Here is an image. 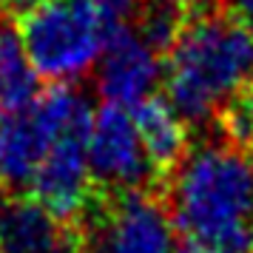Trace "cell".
Masks as SVG:
<instances>
[{"label":"cell","instance_id":"1","mask_svg":"<svg viewBox=\"0 0 253 253\" xmlns=\"http://www.w3.org/2000/svg\"><path fill=\"white\" fill-rule=\"evenodd\" d=\"M165 54V97L188 126H213L253 88V32L228 12L185 17Z\"/></svg>","mask_w":253,"mask_h":253},{"label":"cell","instance_id":"2","mask_svg":"<svg viewBox=\"0 0 253 253\" xmlns=\"http://www.w3.org/2000/svg\"><path fill=\"white\" fill-rule=\"evenodd\" d=\"M168 211L179 239L253 253V160L228 139L188 148L168 173Z\"/></svg>","mask_w":253,"mask_h":253},{"label":"cell","instance_id":"3","mask_svg":"<svg viewBox=\"0 0 253 253\" xmlns=\"http://www.w3.org/2000/svg\"><path fill=\"white\" fill-rule=\"evenodd\" d=\"M35 111L48 128V151L29 191L54 216L77 225L91 205V171H88V131L94 108L88 94L74 83H54L35 97Z\"/></svg>","mask_w":253,"mask_h":253},{"label":"cell","instance_id":"4","mask_svg":"<svg viewBox=\"0 0 253 253\" xmlns=\"http://www.w3.org/2000/svg\"><path fill=\"white\" fill-rule=\"evenodd\" d=\"M17 32L35 71L48 83H77L97 69L111 29L91 0H17Z\"/></svg>","mask_w":253,"mask_h":253},{"label":"cell","instance_id":"5","mask_svg":"<svg viewBox=\"0 0 253 253\" xmlns=\"http://www.w3.org/2000/svg\"><path fill=\"white\" fill-rule=\"evenodd\" d=\"M80 253H176L168 205L148 191L103 194L77 222Z\"/></svg>","mask_w":253,"mask_h":253},{"label":"cell","instance_id":"6","mask_svg":"<svg viewBox=\"0 0 253 253\" xmlns=\"http://www.w3.org/2000/svg\"><path fill=\"white\" fill-rule=\"evenodd\" d=\"M88 171L94 188L103 194L148 191V185L160 176L142 145L131 108L105 103L94 111L88 131Z\"/></svg>","mask_w":253,"mask_h":253},{"label":"cell","instance_id":"7","mask_svg":"<svg viewBox=\"0 0 253 253\" xmlns=\"http://www.w3.org/2000/svg\"><path fill=\"white\" fill-rule=\"evenodd\" d=\"M162 74H165L162 51L151 46L142 32L131 23L108 37L94 69V83L105 103L137 108L139 103L157 94Z\"/></svg>","mask_w":253,"mask_h":253},{"label":"cell","instance_id":"8","mask_svg":"<svg viewBox=\"0 0 253 253\" xmlns=\"http://www.w3.org/2000/svg\"><path fill=\"white\" fill-rule=\"evenodd\" d=\"M0 253H80V233L35 196L0 191Z\"/></svg>","mask_w":253,"mask_h":253},{"label":"cell","instance_id":"9","mask_svg":"<svg viewBox=\"0 0 253 253\" xmlns=\"http://www.w3.org/2000/svg\"><path fill=\"white\" fill-rule=\"evenodd\" d=\"M48 142V128L35 105L0 117V188L26 191L46 157Z\"/></svg>","mask_w":253,"mask_h":253},{"label":"cell","instance_id":"10","mask_svg":"<svg viewBox=\"0 0 253 253\" xmlns=\"http://www.w3.org/2000/svg\"><path fill=\"white\" fill-rule=\"evenodd\" d=\"M134 111V120H137L139 137H142V145L148 151L151 162L160 176H168V173L179 165L185 154H188V139H191V126L182 120V114L168 103V97H160L154 94L145 103H139Z\"/></svg>","mask_w":253,"mask_h":253},{"label":"cell","instance_id":"11","mask_svg":"<svg viewBox=\"0 0 253 253\" xmlns=\"http://www.w3.org/2000/svg\"><path fill=\"white\" fill-rule=\"evenodd\" d=\"M40 94V74L26 54L20 32L0 26V117L23 111Z\"/></svg>","mask_w":253,"mask_h":253},{"label":"cell","instance_id":"12","mask_svg":"<svg viewBox=\"0 0 253 253\" xmlns=\"http://www.w3.org/2000/svg\"><path fill=\"white\" fill-rule=\"evenodd\" d=\"M182 23H185L182 9L173 6V3H168V0H154L151 6L139 9L137 20H134V26L142 32V37H145L154 48H160L162 54L173 46V40L179 35Z\"/></svg>","mask_w":253,"mask_h":253},{"label":"cell","instance_id":"13","mask_svg":"<svg viewBox=\"0 0 253 253\" xmlns=\"http://www.w3.org/2000/svg\"><path fill=\"white\" fill-rule=\"evenodd\" d=\"M91 3L97 6V12L105 20V26L111 29V35L131 26L139 12V0H91Z\"/></svg>","mask_w":253,"mask_h":253},{"label":"cell","instance_id":"14","mask_svg":"<svg viewBox=\"0 0 253 253\" xmlns=\"http://www.w3.org/2000/svg\"><path fill=\"white\" fill-rule=\"evenodd\" d=\"M176 253H245V251H233V248H225V245H213V242L179 239V242H176Z\"/></svg>","mask_w":253,"mask_h":253},{"label":"cell","instance_id":"15","mask_svg":"<svg viewBox=\"0 0 253 253\" xmlns=\"http://www.w3.org/2000/svg\"><path fill=\"white\" fill-rule=\"evenodd\" d=\"M228 14H233L239 23H245L253 32V0H225Z\"/></svg>","mask_w":253,"mask_h":253},{"label":"cell","instance_id":"16","mask_svg":"<svg viewBox=\"0 0 253 253\" xmlns=\"http://www.w3.org/2000/svg\"><path fill=\"white\" fill-rule=\"evenodd\" d=\"M168 3L179 6V9H199V6H205V3H211V0H168Z\"/></svg>","mask_w":253,"mask_h":253},{"label":"cell","instance_id":"17","mask_svg":"<svg viewBox=\"0 0 253 253\" xmlns=\"http://www.w3.org/2000/svg\"><path fill=\"white\" fill-rule=\"evenodd\" d=\"M9 3H12V0H0V17H3V12L9 9Z\"/></svg>","mask_w":253,"mask_h":253}]
</instances>
